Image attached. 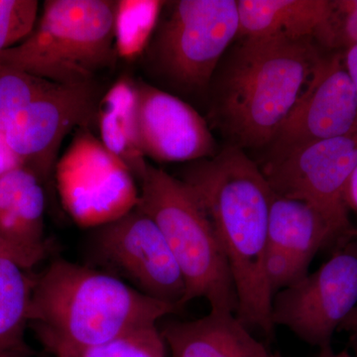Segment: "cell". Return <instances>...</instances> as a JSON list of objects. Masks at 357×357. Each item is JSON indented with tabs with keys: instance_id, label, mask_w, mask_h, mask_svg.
Returning <instances> with one entry per match:
<instances>
[{
	"instance_id": "obj_1",
	"label": "cell",
	"mask_w": 357,
	"mask_h": 357,
	"mask_svg": "<svg viewBox=\"0 0 357 357\" xmlns=\"http://www.w3.org/2000/svg\"><path fill=\"white\" fill-rule=\"evenodd\" d=\"M181 181L194 192L227 257L237 297L236 316L248 328L271 335L273 295L264 259L274 192L259 165L227 144L211 158L185 165Z\"/></svg>"
},
{
	"instance_id": "obj_2",
	"label": "cell",
	"mask_w": 357,
	"mask_h": 357,
	"mask_svg": "<svg viewBox=\"0 0 357 357\" xmlns=\"http://www.w3.org/2000/svg\"><path fill=\"white\" fill-rule=\"evenodd\" d=\"M211 79L208 126L241 149L268 147L326 53L314 39L241 38Z\"/></svg>"
},
{
	"instance_id": "obj_3",
	"label": "cell",
	"mask_w": 357,
	"mask_h": 357,
	"mask_svg": "<svg viewBox=\"0 0 357 357\" xmlns=\"http://www.w3.org/2000/svg\"><path fill=\"white\" fill-rule=\"evenodd\" d=\"M178 310L114 275L58 259L35 280L29 324L44 347H89L156 325Z\"/></svg>"
},
{
	"instance_id": "obj_4",
	"label": "cell",
	"mask_w": 357,
	"mask_h": 357,
	"mask_svg": "<svg viewBox=\"0 0 357 357\" xmlns=\"http://www.w3.org/2000/svg\"><path fill=\"white\" fill-rule=\"evenodd\" d=\"M116 0H47L31 33L0 53L10 66L58 84L96 82L112 67Z\"/></svg>"
},
{
	"instance_id": "obj_5",
	"label": "cell",
	"mask_w": 357,
	"mask_h": 357,
	"mask_svg": "<svg viewBox=\"0 0 357 357\" xmlns=\"http://www.w3.org/2000/svg\"><path fill=\"white\" fill-rule=\"evenodd\" d=\"M136 208L161 230L184 276L182 306L204 298L211 311L236 314L237 297L229 263L213 225L192 190L148 163Z\"/></svg>"
},
{
	"instance_id": "obj_6",
	"label": "cell",
	"mask_w": 357,
	"mask_h": 357,
	"mask_svg": "<svg viewBox=\"0 0 357 357\" xmlns=\"http://www.w3.org/2000/svg\"><path fill=\"white\" fill-rule=\"evenodd\" d=\"M238 34L236 0L166 2L140 57L154 79L183 93H199L210 89Z\"/></svg>"
},
{
	"instance_id": "obj_7",
	"label": "cell",
	"mask_w": 357,
	"mask_h": 357,
	"mask_svg": "<svg viewBox=\"0 0 357 357\" xmlns=\"http://www.w3.org/2000/svg\"><path fill=\"white\" fill-rule=\"evenodd\" d=\"M357 306V229L312 273L275 294L273 326L330 354L333 335Z\"/></svg>"
},
{
	"instance_id": "obj_8",
	"label": "cell",
	"mask_w": 357,
	"mask_h": 357,
	"mask_svg": "<svg viewBox=\"0 0 357 357\" xmlns=\"http://www.w3.org/2000/svg\"><path fill=\"white\" fill-rule=\"evenodd\" d=\"M54 174L66 210L84 227L114 222L139 201L133 174L91 129H77Z\"/></svg>"
},
{
	"instance_id": "obj_9",
	"label": "cell",
	"mask_w": 357,
	"mask_h": 357,
	"mask_svg": "<svg viewBox=\"0 0 357 357\" xmlns=\"http://www.w3.org/2000/svg\"><path fill=\"white\" fill-rule=\"evenodd\" d=\"M356 164L357 129L265 160L259 167L275 195L302 199L316 208L330 225L337 243L356 229L349 220L344 194Z\"/></svg>"
},
{
	"instance_id": "obj_10",
	"label": "cell",
	"mask_w": 357,
	"mask_h": 357,
	"mask_svg": "<svg viewBox=\"0 0 357 357\" xmlns=\"http://www.w3.org/2000/svg\"><path fill=\"white\" fill-rule=\"evenodd\" d=\"M93 249L107 273L148 297L183 307L184 276L161 230L143 211L135 208L98 227Z\"/></svg>"
},
{
	"instance_id": "obj_11",
	"label": "cell",
	"mask_w": 357,
	"mask_h": 357,
	"mask_svg": "<svg viewBox=\"0 0 357 357\" xmlns=\"http://www.w3.org/2000/svg\"><path fill=\"white\" fill-rule=\"evenodd\" d=\"M103 91L96 82L58 84L33 100L8 128L4 136L25 169L40 182L49 183L55 173L63 141L72 131L93 130L98 122Z\"/></svg>"
},
{
	"instance_id": "obj_12",
	"label": "cell",
	"mask_w": 357,
	"mask_h": 357,
	"mask_svg": "<svg viewBox=\"0 0 357 357\" xmlns=\"http://www.w3.org/2000/svg\"><path fill=\"white\" fill-rule=\"evenodd\" d=\"M357 129L356 91L342 52L326 54L309 88L268 145L266 159Z\"/></svg>"
},
{
	"instance_id": "obj_13",
	"label": "cell",
	"mask_w": 357,
	"mask_h": 357,
	"mask_svg": "<svg viewBox=\"0 0 357 357\" xmlns=\"http://www.w3.org/2000/svg\"><path fill=\"white\" fill-rule=\"evenodd\" d=\"M141 148L162 163L198 161L218 153L208 121L178 96L137 79Z\"/></svg>"
},
{
	"instance_id": "obj_14",
	"label": "cell",
	"mask_w": 357,
	"mask_h": 357,
	"mask_svg": "<svg viewBox=\"0 0 357 357\" xmlns=\"http://www.w3.org/2000/svg\"><path fill=\"white\" fill-rule=\"evenodd\" d=\"M161 333L173 357H272L234 312L211 311Z\"/></svg>"
},
{
	"instance_id": "obj_15",
	"label": "cell",
	"mask_w": 357,
	"mask_h": 357,
	"mask_svg": "<svg viewBox=\"0 0 357 357\" xmlns=\"http://www.w3.org/2000/svg\"><path fill=\"white\" fill-rule=\"evenodd\" d=\"M239 38L314 39L330 0H238Z\"/></svg>"
},
{
	"instance_id": "obj_16",
	"label": "cell",
	"mask_w": 357,
	"mask_h": 357,
	"mask_svg": "<svg viewBox=\"0 0 357 357\" xmlns=\"http://www.w3.org/2000/svg\"><path fill=\"white\" fill-rule=\"evenodd\" d=\"M96 126L102 144L128 167L139 183L148 162L141 148L136 79L122 76L103 93Z\"/></svg>"
},
{
	"instance_id": "obj_17",
	"label": "cell",
	"mask_w": 357,
	"mask_h": 357,
	"mask_svg": "<svg viewBox=\"0 0 357 357\" xmlns=\"http://www.w3.org/2000/svg\"><path fill=\"white\" fill-rule=\"evenodd\" d=\"M43 184L28 169L0 177V238L21 248H46Z\"/></svg>"
},
{
	"instance_id": "obj_18",
	"label": "cell",
	"mask_w": 357,
	"mask_h": 357,
	"mask_svg": "<svg viewBox=\"0 0 357 357\" xmlns=\"http://www.w3.org/2000/svg\"><path fill=\"white\" fill-rule=\"evenodd\" d=\"M337 243L330 225L316 208L302 199L275 195L268 223V246L311 263L319 249Z\"/></svg>"
},
{
	"instance_id": "obj_19",
	"label": "cell",
	"mask_w": 357,
	"mask_h": 357,
	"mask_svg": "<svg viewBox=\"0 0 357 357\" xmlns=\"http://www.w3.org/2000/svg\"><path fill=\"white\" fill-rule=\"evenodd\" d=\"M26 270L13 259H0V352L20 357L29 354L24 332L35 283Z\"/></svg>"
},
{
	"instance_id": "obj_20",
	"label": "cell",
	"mask_w": 357,
	"mask_h": 357,
	"mask_svg": "<svg viewBox=\"0 0 357 357\" xmlns=\"http://www.w3.org/2000/svg\"><path fill=\"white\" fill-rule=\"evenodd\" d=\"M166 2L116 0L114 45L117 57L134 60L146 49Z\"/></svg>"
},
{
	"instance_id": "obj_21",
	"label": "cell",
	"mask_w": 357,
	"mask_h": 357,
	"mask_svg": "<svg viewBox=\"0 0 357 357\" xmlns=\"http://www.w3.org/2000/svg\"><path fill=\"white\" fill-rule=\"evenodd\" d=\"M166 342L156 325L142 326L89 347L45 345L55 357H166Z\"/></svg>"
},
{
	"instance_id": "obj_22",
	"label": "cell",
	"mask_w": 357,
	"mask_h": 357,
	"mask_svg": "<svg viewBox=\"0 0 357 357\" xmlns=\"http://www.w3.org/2000/svg\"><path fill=\"white\" fill-rule=\"evenodd\" d=\"M55 84L24 70L0 64V130L4 132L23 109Z\"/></svg>"
},
{
	"instance_id": "obj_23",
	"label": "cell",
	"mask_w": 357,
	"mask_h": 357,
	"mask_svg": "<svg viewBox=\"0 0 357 357\" xmlns=\"http://www.w3.org/2000/svg\"><path fill=\"white\" fill-rule=\"evenodd\" d=\"M331 52H342L357 45V0H330L325 20L314 36Z\"/></svg>"
},
{
	"instance_id": "obj_24",
	"label": "cell",
	"mask_w": 357,
	"mask_h": 357,
	"mask_svg": "<svg viewBox=\"0 0 357 357\" xmlns=\"http://www.w3.org/2000/svg\"><path fill=\"white\" fill-rule=\"evenodd\" d=\"M38 17L37 0H0V53L22 42Z\"/></svg>"
},
{
	"instance_id": "obj_25",
	"label": "cell",
	"mask_w": 357,
	"mask_h": 357,
	"mask_svg": "<svg viewBox=\"0 0 357 357\" xmlns=\"http://www.w3.org/2000/svg\"><path fill=\"white\" fill-rule=\"evenodd\" d=\"M311 263L282 249L268 246L264 259V273L272 295L290 287L307 274Z\"/></svg>"
},
{
	"instance_id": "obj_26",
	"label": "cell",
	"mask_w": 357,
	"mask_h": 357,
	"mask_svg": "<svg viewBox=\"0 0 357 357\" xmlns=\"http://www.w3.org/2000/svg\"><path fill=\"white\" fill-rule=\"evenodd\" d=\"M46 248H21L0 238V259L9 258L17 262L25 269H29L41 261L46 255Z\"/></svg>"
},
{
	"instance_id": "obj_27",
	"label": "cell",
	"mask_w": 357,
	"mask_h": 357,
	"mask_svg": "<svg viewBox=\"0 0 357 357\" xmlns=\"http://www.w3.org/2000/svg\"><path fill=\"white\" fill-rule=\"evenodd\" d=\"M20 168H24L22 161L14 153L7 143L4 133L0 130V177Z\"/></svg>"
},
{
	"instance_id": "obj_28",
	"label": "cell",
	"mask_w": 357,
	"mask_h": 357,
	"mask_svg": "<svg viewBox=\"0 0 357 357\" xmlns=\"http://www.w3.org/2000/svg\"><path fill=\"white\" fill-rule=\"evenodd\" d=\"M344 199L347 210L357 215V164L345 185Z\"/></svg>"
},
{
	"instance_id": "obj_29",
	"label": "cell",
	"mask_w": 357,
	"mask_h": 357,
	"mask_svg": "<svg viewBox=\"0 0 357 357\" xmlns=\"http://www.w3.org/2000/svg\"><path fill=\"white\" fill-rule=\"evenodd\" d=\"M345 70L349 74L357 98V45L342 51Z\"/></svg>"
},
{
	"instance_id": "obj_30",
	"label": "cell",
	"mask_w": 357,
	"mask_h": 357,
	"mask_svg": "<svg viewBox=\"0 0 357 357\" xmlns=\"http://www.w3.org/2000/svg\"><path fill=\"white\" fill-rule=\"evenodd\" d=\"M338 331L351 333V335H357V306L352 310L351 314L342 321Z\"/></svg>"
},
{
	"instance_id": "obj_31",
	"label": "cell",
	"mask_w": 357,
	"mask_h": 357,
	"mask_svg": "<svg viewBox=\"0 0 357 357\" xmlns=\"http://www.w3.org/2000/svg\"><path fill=\"white\" fill-rule=\"evenodd\" d=\"M351 347L352 351H354L352 356L357 357V335H351Z\"/></svg>"
},
{
	"instance_id": "obj_32",
	"label": "cell",
	"mask_w": 357,
	"mask_h": 357,
	"mask_svg": "<svg viewBox=\"0 0 357 357\" xmlns=\"http://www.w3.org/2000/svg\"><path fill=\"white\" fill-rule=\"evenodd\" d=\"M326 357H354L349 351H344L337 354H328Z\"/></svg>"
},
{
	"instance_id": "obj_33",
	"label": "cell",
	"mask_w": 357,
	"mask_h": 357,
	"mask_svg": "<svg viewBox=\"0 0 357 357\" xmlns=\"http://www.w3.org/2000/svg\"><path fill=\"white\" fill-rule=\"evenodd\" d=\"M0 357H20V356H14V354H3V352H0Z\"/></svg>"
},
{
	"instance_id": "obj_34",
	"label": "cell",
	"mask_w": 357,
	"mask_h": 357,
	"mask_svg": "<svg viewBox=\"0 0 357 357\" xmlns=\"http://www.w3.org/2000/svg\"><path fill=\"white\" fill-rule=\"evenodd\" d=\"M272 357H284V356H281L280 354H272Z\"/></svg>"
}]
</instances>
